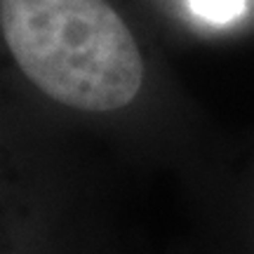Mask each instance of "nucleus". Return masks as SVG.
<instances>
[{
    "label": "nucleus",
    "instance_id": "nucleus-2",
    "mask_svg": "<svg viewBox=\"0 0 254 254\" xmlns=\"http://www.w3.org/2000/svg\"><path fill=\"white\" fill-rule=\"evenodd\" d=\"M193 14L205 19L207 24H231L245 12V0H189Z\"/></svg>",
    "mask_w": 254,
    "mask_h": 254
},
{
    "label": "nucleus",
    "instance_id": "nucleus-1",
    "mask_svg": "<svg viewBox=\"0 0 254 254\" xmlns=\"http://www.w3.org/2000/svg\"><path fill=\"white\" fill-rule=\"evenodd\" d=\"M0 26L24 75L59 104L106 113L141 87L139 47L106 0H0Z\"/></svg>",
    "mask_w": 254,
    "mask_h": 254
}]
</instances>
